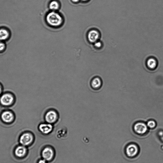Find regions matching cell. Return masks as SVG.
<instances>
[{
  "mask_svg": "<svg viewBox=\"0 0 163 163\" xmlns=\"http://www.w3.org/2000/svg\"><path fill=\"white\" fill-rule=\"evenodd\" d=\"M42 156L46 161L51 160L54 156V151L51 147H46L42 151Z\"/></svg>",
  "mask_w": 163,
  "mask_h": 163,
  "instance_id": "8992f818",
  "label": "cell"
},
{
  "mask_svg": "<svg viewBox=\"0 0 163 163\" xmlns=\"http://www.w3.org/2000/svg\"><path fill=\"white\" fill-rule=\"evenodd\" d=\"M9 35V33L7 30L4 29H0V40H5Z\"/></svg>",
  "mask_w": 163,
  "mask_h": 163,
  "instance_id": "5bb4252c",
  "label": "cell"
},
{
  "mask_svg": "<svg viewBox=\"0 0 163 163\" xmlns=\"http://www.w3.org/2000/svg\"><path fill=\"white\" fill-rule=\"evenodd\" d=\"M39 129L43 133L47 134L51 132L53 127L51 124L44 123L40 124L39 126Z\"/></svg>",
  "mask_w": 163,
  "mask_h": 163,
  "instance_id": "9c48e42d",
  "label": "cell"
},
{
  "mask_svg": "<svg viewBox=\"0 0 163 163\" xmlns=\"http://www.w3.org/2000/svg\"><path fill=\"white\" fill-rule=\"evenodd\" d=\"M102 82L100 78L97 77L92 79L91 85L92 87L94 89H97L99 88L101 86Z\"/></svg>",
  "mask_w": 163,
  "mask_h": 163,
  "instance_id": "7c38bea8",
  "label": "cell"
},
{
  "mask_svg": "<svg viewBox=\"0 0 163 163\" xmlns=\"http://www.w3.org/2000/svg\"><path fill=\"white\" fill-rule=\"evenodd\" d=\"M5 48V44L0 41V51L3 50Z\"/></svg>",
  "mask_w": 163,
  "mask_h": 163,
  "instance_id": "ac0fdd59",
  "label": "cell"
},
{
  "mask_svg": "<svg viewBox=\"0 0 163 163\" xmlns=\"http://www.w3.org/2000/svg\"><path fill=\"white\" fill-rule=\"evenodd\" d=\"M147 65L148 67L151 69L155 68L157 65L156 59L153 57L149 58L147 60Z\"/></svg>",
  "mask_w": 163,
  "mask_h": 163,
  "instance_id": "4fadbf2b",
  "label": "cell"
},
{
  "mask_svg": "<svg viewBox=\"0 0 163 163\" xmlns=\"http://www.w3.org/2000/svg\"><path fill=\"white\" fill-rule=\"evenodd\" d=\"M147 126L150 129H153L155 127L156 124L155 121L150 120L148 122Z\"/></svg>",
  "mask_w": 163,
  "mask_h": 163,
  "instance_id": "2e32d148",
  "label": "cell"
},
{
  "mask_svg": "<svg viewBox=\"0 0 163 163\" xmlns=\"http://www.w3.org/2000/svg\"><path fill=\"white\" fill-rule=\"evenodd\" d=\"M83 2H86L88 1V0H81Z\"/></svg>",
  "mask_w": 163,
  "mask_h": 163,
  "instance_id": "7402d4cb",
  "label": "cell"
},
{
  "mask_svg": "<svg viewBox=\"0 0 163 163\" xmlns=\"http://www.w3.org/2000/svg\"><path fill=\"white\" fill-rule=\"evenodd\" d=\"M27 153V149L24 146H19L15 149V153L16 155L18 157H23Z\"/></svg>",
  "mask_w": 163,
  "mask_h": 163,
  "instance_id": "8fae6325",
  "label": "cell"
},
{
  "mask_svg": "<svg viewBox=\"0 0 163 163\" xmlns=\"http://www.w3.org/2000/svg\"><path fill=\"white\" fill-rule=\"evenodd\" d=\"M72 1L74 3H76L79 2V0H72Z\"/></svg>",
  "mask_w": 163,
  "mask_h": 163,
  "instance_id": "ffe728a7",
  "label": "cell"
},
{
  "mask_svg": "<svg viewBox=\"0 0 163 163\" xmlns=\"http://www.w3.org/2000/svg\"><path fill=\"white\" fill-rule=\"evenodd\" d=\"M94 43L95 47L97 48H100L103 46L102 43L99 41H97Z\"/></svg>",
  "mask_w": 163,
  "mask_h": 163,
  "instance_id": "e0dca14e",
  "label": "cell"
},
{
  "mask_svg": "<svg viewBox=\"0 0 163 163\" xmlns=\"http://www.w3.org/2000/svg\"><path fill=\"white\" fill-rule=\"evenodd\" d=\"M47 23L52 27H59L62 25L63 19L59 13L54 11L49 13L46 16Z\"/></svg>",
  "mask_w": 163,
  "mask_h": 163,
  "instance_id": "6da1fadb",
  "label": "cell"
},
{
  "mask_svg": "<svg viewBox=\"0 0 163 163\" xmlns=\"http://www.w3.org/2000/svg\"><path fill=\"white\" fill-rule=\"evenodd\" d=\"M60 8L59 4L56 1L51 2L49 5V8L50 9L53 11H56L59 9Z\"/></svg>",
  "mask_w": 163,
  "mask_h": 163,
  "instance_id": "9a60e30c",
  "label": "cell"
},
{
  "mask_svg": "<svg viewBox=\"0 0 163 163\" xmlns=\"http://www.w3.org/2000/svg\"><path fill=\"white\" fill-rule=\"evenodd\" d=\"M3 120L6 123H10L12 122L14 118L13 114L10 111H6L3 113L2 115Z\"/></svg>",
  "mask_w": 163,
  "mask_h": 163,
  "instance_id": "30bf717a",
  "label": "cell"
},
{
  "mask_svg": "<svg viewBox=\"0 0 163 163\" xmlns=\"http://www.w3.org/2000/svg\"><path fill=\"white\" fill-rule=\"evenodd\" d=\"M139 149L138 146L135 144L129 145L126 149L127 155L129 157L133 158L135 157L138 154Z\"/></svg>",
  "mask_w": 163,
  "mask_h": 163,
  "instance_id": "277c9868",
  "label": "cell"
},
{
  "mask_svg": "<svg viewBox=\"0 0 163 163\" xmlns=\"http://www.w3.org/2000/svg\"><path fill=\"white\" fill-rule=\"evenodd\" d=\"M34 140L33 135L30 133H26L20 137L19 140L20 143L24 146H28L31 144Z\"/></svg>",
  "mask_w": 163,
  "mask_h": 163,
  "instance_id": "3957f363",
  "label": "cell"
},
{
  "mask_svg": "<svg viewBox=\"0 0 163 163\" xmlns=\"http://www.w3.org/2000/svg\"><path fill=\"white\" fill-rule=\"evenodd\" d=\"M46 160L44 159L40 160L39 161L38 163H47Z\"/></svg>",
  "mask_w": 163,
  "mask_h": 163,
  "instance_id": "d6986e66",
  "label": "cell"
},
{
  "mask_svg": "<svg viewBox=\"0 0 163 163\" xmlns=\"http://www.w3.org/2000/svg\"><path fill=\"white\" fill-rule=\"evenodd\" d=\"M148 126L145 124L139 122L135 124L134 127V131L139 135H143L148 131Z\"/></svg>",
  "mask_w": 163,
  "mask_h": 163,
  "instance_id": "5b68a950",
  "label": "cell"
},
{
  "mask_svg": "<svg viewBox=\"0 0 163 163\" xmlns=\"http://www.w3.org/2000/svg\"><path fill=\"white\" fill-rule=\"evenodd\" d=\"M13 98L10 94H5L3 95L1 98L2 104L5 106L10 105L13 103Z\"/></svg>",
  "mask_w": 163,
  "mask_h": 163,
  "instance_id": "ba28073f",
  "label": "cell"
},
{
  "mask_svg": "<svg viewBox=\"0 0 163 163\" xmlns=\"http://www.w3.org/2000/svg\"><path fill=\"white\" fill-rule=\"evenodd\" d=\"M87 37L90 43H95L100 37V33L96 30H91L88 33Z\"/></svg>",
  "mask_w": 163,
  "mask_h": 163,
  "instance_id": "52a82bcc",
  "label": "cell"
},
{
  "mask_svg": "<svg viewBox=\"0 0 163 163\" xmlns=\"http://www.w3.org/2000/svg\"><path fill=\"white\" fill-rule=\"evenodd\" d=\"M2 92V89L1 86H0V94H1Z\"/></svg>",
  "mask_w": 163,
  "mask_h": 163,
  "instance_id": "44dd1931",
  "label": "cell"
},
{
  "mask_svg": "<svg viewBox=\"0 0 163 163\" xmlns=\"http://www.w3.org/2000/svg\"><path fill=\"white\" fill-rule=\"evenodd\" d=\"M59 118V114L57 111L54 109H50L47 111L45 115V119L47 123L53 124L56 123Z\"/></svg>",
  "mask_w": 163,
  "mask_h": 163,
  "instance_id": "7a4b0ae2",
  "label": "cell"
}]
</instances>
